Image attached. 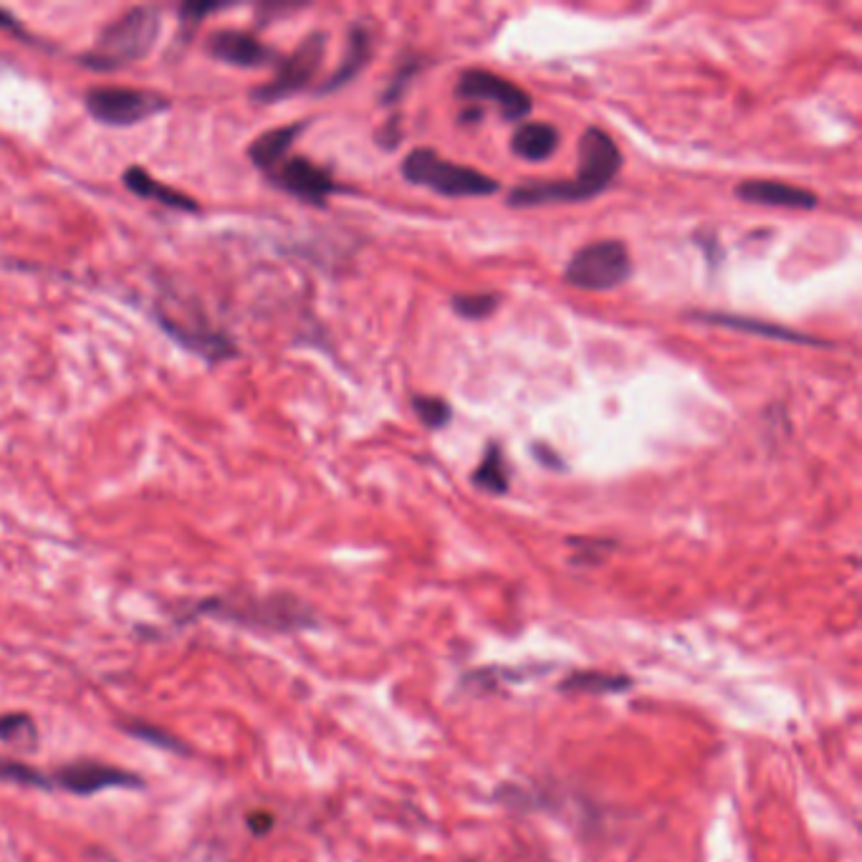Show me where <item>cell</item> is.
<instances>
[{"instance_id": "6da1fadb", "label": "cell", "mask_w": 862, "mask_h": 862, "mask_svg": "<svg viewBox=\"0 0 862 862\" xmlns=\"http://www.w3.org/2000/svg\"><path fill=\"white\" fill-rule=\"evenodd\" d=\"M200 617H210V620L266 635H296L314 630L319 625L314 607L288 592L208 597L183 613L180 623L200 620Z\"/></svg>"}, {"instance_id": "7a4b0ae2", "label": "cell", "mask_w": 862, "mask_h": 862, "mask_svg": "<svg viewBox=\"0 0 862 862\" xmlns=\"http://www.w3.org/2000/svg\"><path fill=\"white\" fill-rule=\"evenodd\" d=\"M623 167L615 139L599 127H587L579 139V165L571 180L529 183L509 193L511 208H537L551 203H582L605 193Z\"/></svg>"}, {"instance_id": "3957f363", "label": "cell", "mask_w": 862, "mask_h": 862, "mask_svg": "<svg viewBox=\"0 0 862 862\" xmlns=\"http://www.w3.org/2000/svg\"><path fill=\"white\" fill-rule=\"evenodd\" d=\"M159 28H163L159 8H133L99 33L94 49L81 56V63L94 71H117L135 61H143L153 53L159 39Z\"/></svg>"}, {"instance_id": "277c9868", "label": "cell", "mask_w": 862, "mask_h": 862, "mask_svg": "<svg viewBox=\"0 0 862 862\" xmlns=\"http://www.w3.org/2000/svg\"><path fill=\"white\" fill-rule=\"evenodd\" d=\"M402 175L412 185L428 187L443 198H489L499 193V180L476 167L458 165L440 157L435 149L418 147L402 159Z\"/></svg>"}, {"instance_id": "5b68a950", "label": "cell", "mask_w": 862, "mask_h": 862, "mask_svg": "<svg viewBox=\"0 0 862 862\" xmlns=\"http://www.w3.org/2000/svg\"><path fill=\"white\" fill-rule=\"evenodd\" d=\"M157 322L163 330L180 342L185 350H190L198 357L208 362H223L236 357L238 350L228 334H223L210 326L208 316L200 312L198 304L175 302V298H163L157 304Z\"/></svg>"}, {"instance_id": "8992f818", "label": "cell", "mask_w": 862, "mask_h": 862, "mask_svg": "<svg viewBox=\"0 0 862 862\" xmlns=\"http://www.w3.org/2000/svg\"><path fill=\"white\" fill-rule=\"evenodd\" d=\"M633 274V261L623 241H597L569 258L565 281L585 292H610Z\"/></svg>"}, {"instance_id": "52a82bcc", "label": "cell", "mask_w": 862, "mask_h": 862, "mask_svg": "<svg viewBox=\"0 0 862 862\" xmlns=\"http://www.w3.org/2000/svg\"><path fill=\"white\" fill-rule=\"evenodd\" d=\"M326 53V33H308L306 39L296 46L294 53H288L284 61L278 63L276 77L264 87L253 89L251 97L261 101V105H276L294 94L304 91L308 84L316 79L319 69H322Z\"/></svg>"}, {"instance_id": "ba28073f", "label": "cell", "mask_w": 862, "mask_h": 862, "mask_svg": "<svg viewBox=\"0 0 862 862\" xmlns=\"http://www.w3.org/2000/svg\"><path fill=\"white\" fill-rule=\"evenodd\" d=\"M84 101L89 115L109 127H133L170 107V101L159 94L127 87H94Z\"/></svg>"}, {"instance_id": "9c48e42d", "label": "cell", "mask_w": 862, "mask_h": 862, "mask_svg": "<svg viewBox=\"0 0 862 862\" xmlns=\"http://www.w3.org/2000/svg\"><path fill=\"white\" fill-rule=\"evenodd\" d=\"M456 97L463 101H489L506 121H523L533 109V101L527 89L519 84L499 77V74L486 69H466L456 84Z\"/></svg>"}, {"instance_id": "30bf717a", "label": "cell", "mask_w": 862, "mask_h": 862, "mask_svg": "<svg viewBox=\"0 0 862 862\" xmlns=\"http://www.w3.org/2000/svg\"><path fill=\"white\" fill-rule=\"evenodd\" d=\"M51 776L53 790H63L74 796H94L107 790H143L145 780L135 772L121 770L117 764L77 758L56 770Z\"/></svg>"}, {"instance_id": "8fae6325", "label": "cell", "mask_w": 862, "mask_h": 862, "mask_svg": "<svg viewBox=\"0 0 862 862\" xmlns=\"http://www.w3.org/2000/svg\"><path fill=\"white\" fill-rule=\"evenodd\" d=\"M268 177L281 190L308 205H324L340 190L332 173L306 157H286L274 173H268Z\"/></svg>"}, {"instance_id": "7c38bea8", "label": "cell", "mask_w": 862, "mask_h": 862, "mask_svg": "<svg viewBox=\"0 0 862 862\" xmlns=\"http://www.w3.org/2000/svg\"><path fill=\"white\" fill-rule=\"evenodd\" d=\"M208 51L218 61L231 63V67H241V69H261V67H268V63L278 61V56L271 51L268 46H264L256 39V36H251L246 31L213 33L210 41H208Z\"/></svg>"}, {"instance_id": "4fadbf2b", "label": "cell", "mask_w": 862, "mask_h": 862, "mask_svg": "<svg viewBox=\"0 0 862 862\" xmlns=\"http://www.w3.org/2000/svg\"><path fill=\"white\" fill-rule=\"evenodd\" d=\"M736 198L754 205H770V208L790 210H814L820 198L812 190L780 180H748L736 187Z\"/></svg>"}, {"instance_id": "5bb4252c", "label": "cell", "mask_w": 862, "mask_h": 862, "mask_svg": "<svg viewBox=\"0 0 862 862\" xmlns=\"http://www.w3.org/2000/svg\"><path fill=\"white\" fill-rule=\"evenodd\" d=\"M693 319H698V322H706V324H714V326H724V330L764 336V340H780V342H794V344H807V346H827L812 334L796 332V330H790V326L764 322V319H754V316H744V314L696 312L693 314Z\"/></svg>"}, {"instance_id": "9a60e30c", "label": "cell", "mask_w": 862, "mask_h": 862, "mask_svg": "<svg viewBox=\"0 0 862 862\" xmlns=\"http://www.w3.org/2000/svg\"><path fill=\"white\" fill-rule=\"evenodd\" d=\"M304 129H306V121H294V125H284V127L268 129V133L258 135L256 139H253V145L248 147L251 163L256 165L261 173H266V175L274 173L276 167L288 157V153H292L294 143L298 139V135L304 133Z\"/></svg>"}, {"instance_id": "2e32d148", "label": "cell", "mask_w": 862, "mask_h": 862, "mask_svg": "<svg viewBox=\"0 0 862 862\" xmlns=\"http://www.w3.org/2000/svg\"><path fill=\"white\" fill-rule=\"evenodd\" d=\"M121 183H125L127 190H133L137 198L155 200L159 205H165V208L185 210V213L200 210V205L195 203L190 195H185L180 190H175V187H170V185L155 180L153 175H149L147 170H143V167H137V165L127 167L125 175H121Z\"/></svg>"}, {"instance_id": "e0dca14e", "label": "cell", "mask_w": 862, "mask_h": 862, "mask_svg": "<svg viewBox=\"0 0 862 862\" xmlns=\"http://www.w3.org/2000/svg\"><path fill=\"white\" fill-rule=\"evenodd\" d=\"M372 59V33L368 26L354 23L350 28V39H346V53L330 79H326L322 87H319V94H332L336 89H342L350 84L352 79H357V74L368 67V61Z\"/></svg>"}, {"instance_id": "ac0fdd59", "label": "cell", "mask_w": 862, "mask_h": 862, "mask_svg": "<svg viewBox=\"0 0 862 862\" xmlns=\"http://www.w3.org/2000/svg\"><path fill=\"white\" fill-rule=\"evenodd\" d=\"M559 147V133L557 127L547 125V121H523L517 133L511 137L513 155L529 163H541L557 153Z\"/></svg>"}, {"instance_id": "d6986e66", "label": "cell", "mask_w": 862, "mask_h": 862, "mask_svg": "<svg viewBox=\"0 0 862 862\" xmlns=\"http://www.w3.org/2000/svg\"><path fill=\"white\" fill-rule=\"evenodd\" d=\"M476 489H481L491 496H503L509 491V468H506V458L499 443H491L486 448L481 463L471 476Z\"/></svg>"}, {"instance_id": "ffe728a7", "label": "cell", "mask_w": 862, "mask_h": 862, "mask_svg": "<svg viewBox=\"0 0 862 862\" xmlns=\"http://www.w3.org/2000/svg\"><path fill=\"white\" fill-rule=\"evenodd\" d=\"M630 686H633V680L627 676L582 670V673H571V676L561 683V690L565 693H587V696H607V693H620Z\"/></svg>"}, {"instance_id": "44dd1931", "label": "cell", "mask_w": 862, "mask_h": 862, "mask_svg": "<svg viewBox=\"0 0 862 862\" xmlns=\"http://www.w3.org/2000/svg\"><path fill=\"white\" fill-rule=\"evenodd\" d=\"M119 728L125 731L127 736L137 738V742H145V744L155 746V748H163V752H170V754H177V756L190 754V748H187V744H183L175 734H170V731L163 728V726L149 724V721H145V718H127V721H121Z\"/></svg>"}, {"instance_id": "7402d4cb", "label": "cell", "mask_w": 862, "mask_h": 862, "mask_svg": "<svg viewBox=\"0 0 862 862\" xmlns=\"http://www.w3.org/2000/svg\"><path fill=\"white\" fill-rule=\"evenodd\" d=\"M0 742L21 748V752H33V748L39 746V726H36L31 716L21 714V711L0 714Z\"/></svg>"}, {"instance_id": "603a6c76", "label": "cell", "mask_w": 862, "mask_h": 862, "mask_svg": "<svg viewBox=\"0 0 862 862\" xmlns=\"http://www.w3.org/2000/svg\"><path fill=\"white\" fill-rule=\"evenodd\" d=\"M0 782L6 784H16L23 786V790H41V792H51V776L43 774L36 766L18 762V758H3L0 756Z\"/></svg>"}, {"instance_id": "cb8c5ba5", "label": "cell", "mask_w": 862, "mask_h": 862, "mask_svg": "<svg viewBox=\"0 0 862 862\" xmlns=\"http://www.w3.org/2000/svg\"><path fill=\"white\" fill-rule=\"evenodd\" d=\"M412 408H415V415L423 420V425L430 430H440L451 423L453 410L443 398H433V395H418L412 400Z\"/></svg>"}, {"instance_id": "d4e9b609", "label": "cell", "mask_w": 862, "mask_h": 862, "mask_svg": "<svg viewBox=\"0 0 862 862\" xmlns=\"http://www.w3.org/2000/svg\"><path fill=\"white\" fill-rule=\"evenodd\" d=\"M496 306H499V296L496 294H461L453 296V312L461 314L468 322H481V319H489Z\"/></svg>"}, {"instance_id": "484cf974", "label": "cell", "mask_w": 862, "mask_h": 862, "mask_svg": "<svg viewBox=\"0 0 862 862\" xmlns=\"http://www.w3.org/2000/svg\"><path fill=\"white\" fill-rule=\"evenodd\" d=\"M418 71H420V59H405V61H402L400 67H398L395 79L390 81V87L385 89V94H382V101H385V105H395V101L402 97V91L408 89L410 79L415 77Z\"/></svg>"}, {"instance_id": "4316f807", "label": "cell", "mask_w": 862, "mask_h": 862, "mask_svg": "<svg viewBox=\"0 0 862 862\" xmlns=\"http://www.w3.org/2000/svg\"><path fill=\"white\" fill-rule=\"evenodd\" d=\"M223 11L221 3H185L177 8V16H180V26H200L203 18H208L210 13H218Z\"/></svg>"}, {"instance_id": "83f0119b", "label": "cell", "mask_w": 862, "mask_h": 862, "mask_svg": "<svg viewBox=\"0 0 862 862\" xmlns=\"http://www.w3.org/2000/svg\"><path fill=\"white\" fill-rule=\"evenodd\" d=\"M246 824H248V830L253 832V835H256V837H264V835H268L271 830H274L276 817H274V814H271V812H266V810H256V812H251V814H248Z\"/></svg>"}, {"instance_id": "f1b7e54d", "label": "cell", "mask_w": 862, "mask_h": 862, "mask_svg": "<svg viewBox=\"0 0 862 862\" xmlns=\"http://www.w3.org/2000/svg\"><path fill=\"white\" fill-rule=\"evenodd\" d=\"M0 31L13 33V36H18V39H28V33L23 31L21 23H18L11 13L3 11V8H0Z\"/></svg>"}]
</instances>
